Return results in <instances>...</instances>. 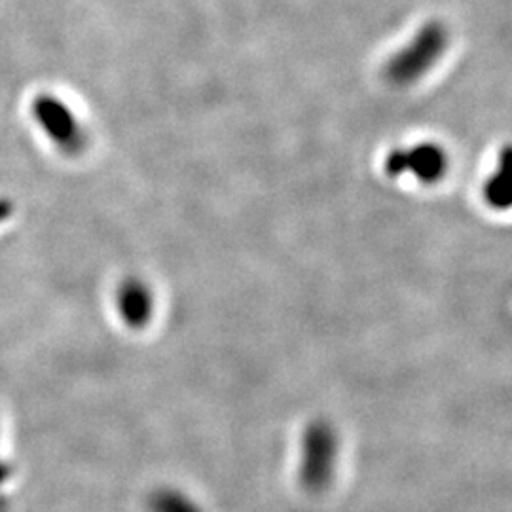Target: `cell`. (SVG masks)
I'll list each match as a JSON object with an SVG mask.
<instances>
[{"mask_svg": "<svg viewBox=\"0 0 512 512\" xmlns=\"http://www.w3.org/2000/svg\"><path fill=\"white\" fill-rule=\"evenodd\" d=\"M33 112L40 128L48 135L55 147L61 148L65 154H78L84 148V133L80 124L63 101L50 95L38 97L33 105Z\"/></svg>", "mask_w": 512, "mask_h": 512, "instance_id": "obj_1", "label": "cell"}, {"mask_svg": "<svg viewBox=\"0 0 512 512\" xmlns=\"http://www.w3.org/2000/svg\"><path fill=\"white\" fill-rule=\"evenodd\" d=\"M154 294L145 281L128 277L118 285L116 311L122 323L133 330L145 329L154 317Z\"/></svg>", "mask_w": 512, "mask_h": 512, "instance_id": "obj_2", "label": "cell"}, {"mask_svg": "<svg viewBox=\"0 0 512 512\" xmlns=\"http://www.w3.org/2000/svg\"><path fill=\"white\" fill-rule=\"evenodd\" d=\"M148 509L150 512H202L194 499L171 488H162L150 495Z\"/></svg>", "mask_w": 512, "mask_h": 512, "instance_id": "obj_3", "label": "cell"}, {"mask_svg": "<svg viewBox=\"0 0 512 512\" xmlns=\"http://www.w3.org/2000/svg\"><path fill=\"white\" fill-rule=\"evenodd\" d=\"M10 211H12L10 203L4 202V200H0V222L6 219V217H10Z\"/></svg>", "mask_w": 512, "mask_h": 512, "instance_id": "obj_4", "label": "cell"}]
</instances>
